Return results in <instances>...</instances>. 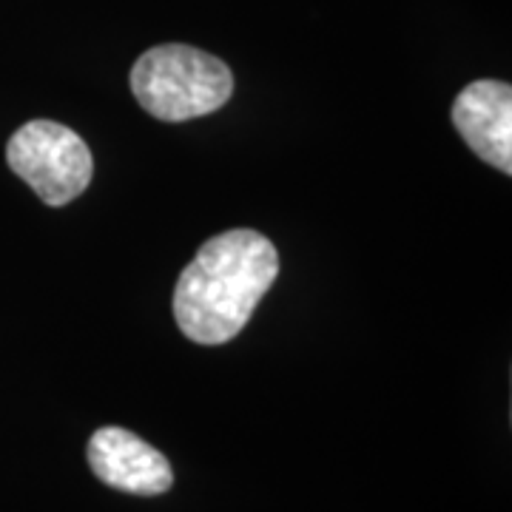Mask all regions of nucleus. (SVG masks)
<instances>
[{
  "label": "nucleus",
  "mask_w": 512,
  "mask_h": 512,
  "mask_svg": "<svg viewBox=\"0 0 512 512\" xmlns=\"http://www.w3.org/2000/svg\"><path fill=\"white\" fill-rule=\"evenodd\" d=\"M276 276L279 254L259 231L237 228L205 239L174 288V319L191 342L225 345L251 322Z\"/></svg>",
  "instance_id": "1"
},
{
  "label": "nucleus",
  "mask_w": 512,
  "mask_h": 512,
  "mask_svg": "<svg viewBox=\"0 0 512 512\" xmlns=\"http://www.w3.org/2000/svg\"><path fill=\"white\" fill-rule=\"evenodd\" d=\"M131 92L151 117L163 123H188L231 100L234 74L220 57L183 43H165L137 57Z\"/></svg>",
  "instance_id": "2"
},
{
  "label": "nucleus",
  "mask_w": 512,
  "mask_h": 512,
  "mask_svg": "<svg viewBox=\"0 0 512 512\" xmlns=\"http://www.w3.org/2000/svg\"><path fill=\"white\" fill-rule=\"evenodd\" d=\"M6 163L52 208L77 200L94 177L92 148L69 126L32 120L6 146Z\"/></svg>",
  "instance_id": "3"
},
{
  "label": "nucleus",
  "mask_w": 512,
  "mask_h": 512,
  "mask_svg": "<svg viewBox=\"0 0 512 512\" xmlns=\"http://www.w3.org/2000/svg\"><path fill=\"white\" fill-rule=\"evenodd\" d=\"M89 467L103 484L131 495H163L174 484L168 458L123 427H100L89 439Z\"/></svg>",
  "instance_id": "4"
},
{
  "label": "nucleus",
  "mask_w": 512,
  "mask_h": 512,
  "mask_svg": "<svg viewBox=\"0 0 512 512\" xmlns=\"http://www.w3.org/2000/svg\"><path fill=\"white\" fill-rule=\"evenodd\" d=\"M453 126L470 151L501 174H512V89L476 80L453 103Z\"/></svg>",
  "instance_id": "5"
}]
</instances>
